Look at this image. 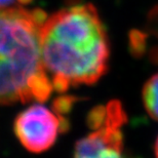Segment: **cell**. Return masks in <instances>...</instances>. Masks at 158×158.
Listing matches in <instances>:
<instances>
[{
    "label": "cell",
    "mask_w": 158,
    "mask_h": 158,
    "mask_svg": "<svg viewBox=\"0 0 158 158\" xmlns=\"http://www.w3.org/2000/svg\"><path fill=\"white\" fill-rule=\"evenodd\" d=\"M40 46L43 66L58 93L96 83L108 70V35L91 3L69 6L46 19Z\"/></svg>",
    "instance_id": "1"
},
{
    "label": "cell",
    "mask_w": 158,
    "mask_h": 158,
    "mask_svg": "<svg viewBox=\"0 0 158 158\" xmlns=\"http://www.w3.org/2000/svg\"><path fill=\"white\" fill-rule=\"evenodd\" d=\"M154 154L156 157H158V137L155 141V144H154Z\"/></svg>",
    "instance_id": "10"
},
{
    "label": "cell",
    "mask_w": 158,
    "mask_h": 158,
    "mask_svg": "<svg viewBox=\"0 0 158 158\" xmlns=\"http://www.w3.org/2000/svg\"><path fill=\"white\" fill-rule=\"evenodd\" d=\"M129 42L132 53L135 56H141L146 46V36L140 31L134 30L129 35Z\"/></svg>",
    "instance_id": "8"
},
{
    "label": "cell",
    "mask_w": 158,
    "mask_h": 158,
    "mask_svg": "<svg viewBox=\"0 0 158 158\" xmlns=\"http://www.w3.org/2000/svg\"><path fill=\"white\" fill-rule=\"evenodd\" d=\"M76 98L71 96H62L53 101L52 108L59 116H64L73 108Z\"/></svg>",
    "instance_id": "6"
},
{
    "label": "cell",
    "mask_w": 158,
    "mask_h": 158,
    "mask_svg": "<svg viewBox=\"0 0 158 158\" xmlns=\"http://www.w3.org/2000/svg\"><path fill=\"white\" fill-rule=\"evenodd\" d=\"M142 97L147 113L151 118L158 121V73L145 83Z\"/></svg>",
    "instance_id": "5"
},
{
    "label": "cell",
    "mask_w": 158,
    "mask_h": 158,
    "mask_svg": "<svg viewBox=\"0 0 158 158\" xmlns=\"http://www.w3.org/2000/svg\"><path fill=\"white\" fill-rule=\"evenodd\" d=\"M15 2H18V0H0V9L11 7Z\"/></svg>",
    "instance_id": "9"
},
{
    "label": "cell",
    "mask_w": 158,
    "mask_h": 158,
    "mask_svg": "<svg viewBox=\"0 0 158 158\" xmlns=\"http://www.w3.org/2000/svg\"><path fill=\"white\" fill-rule=\"evenodd\" d=\"M46 19L41 9H0V106L34 101L52 81L41 58Z\"/></svg>",
    "instance_id": "2"
},
{
    "label": "cell",
    "mask_w": 158,
    "mask_h": 158,
    "mask_svg": "<svg viewBox=\"0 0 158 158\" xmlns=\"http://www.w3.org/2000/svg\"><path fill=\"white\" fill-rule=\"evenodd\" d=\"M33 0H18L19 4H28V3L32 2Z\"/></svg>",
    "instance_id": "11"
},
{
    "label": "cell",
    "mask_w": 158,
    "mask_h": 158,
    "mask_svg": "<svg viewBox=\"0 0 158 158\" xmlns=\"http://www.w3.org/2000/svg\"><path fill=\"white\" fill-rule=\"evenodd\" d=\"M106 119V107L98 106L91 109L87 115V124L91 129H98L104 124Z\"/></svg>",
    "instance_id": "7"
},
{
    "label": "cell",
    "mask_w": 158,
    "mask_h": 158,
    "mask_svg": "<svg viewBox=\"0 0 158 158\" xmlns=\"http://www.w3.org/2000/svg\"><path fill=\"white\" fill-rule=\"evenodd\" d=\"M126 120L127 116L121 104L109 103L104 124L75 144L74 157H121L124 149L121 127Z\"/></svg>",
    "instance_id": "3"
},
{
    "label": "cell",
    "mask_w": 158,
    "mask_h": 158,
    "mask_svg": "<svg viewBox=\"0 0 158 158\" xmlns=\"http://www.w3.org/2000/svg\"><path fill=\"white\" fill-rule=\"evenodd\" d=\"M14 131L28 151L42 153L56 143L59 132L62 131V117L36 104L17 116Z\"/></svg>",
    "instance_id": "4"
}]
</instances>
